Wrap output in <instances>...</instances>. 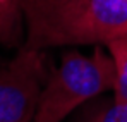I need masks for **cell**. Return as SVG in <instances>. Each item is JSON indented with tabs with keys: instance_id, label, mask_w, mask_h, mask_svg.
<instances>
[{
	"instance_id": "obj_1",
	"label": "cell",
	"mask_w": 127,
	"mask_h": 122,
	"mask_svg": "<svg viewBox=\"0 0 127 122\" xmlns=\"http://www.w3.org/2000/svg\"><path fill=\"white\" fill-rule=\"evenodd\" d=\"M22 48L108 45L127 36V0H21Z\"/></svg>"
},
{
	"instance_id": "obj_2",
	"label": "cell",
	"mask_w": 127,
	"mask_h": 122,
	"mask_svg": "<svg viewBox=\"0 0 127 122\" xmlns=\"http://www.w3.org/2000/svg\"><path fill=\"white\" fill-rule=\"evenodd\" d=\"M110 53L96 46L93 55L69 50L57 69L48 74L33 122H62L76 107L113 88Z\"/></svg>"
},
{
	"instance_id": "obj_3",
	"label": "cell",
	"mask_w": 127,
	"mask_h": 122,
	"mask_svg": "<svg viewBox=\"0 0 127 122\" xmlns=\"http://www.w3.org/2000/svg\"><path fill=\"white\" fill-rule=\"evenodd\" d=\"M46 78L41 52L21 46L0 69V122H33Z\"/></svg>"
},
{
	"instance_id": "obj_4",
	"label": "cell",
	"mask_w": 127,
	"mask_h": 122,
	"mask_svg": "<svg viewBox=\"0 0 127 122\" xmlns=\"http://www.w3.org/2000/svg\"><path fill=\"white\" fill-rule=\"evenodd\" d=\"M24 33L21 0H0V43L9 48H21Z\"/></svg>"
},
{
	"instance_id": "obj_5",
	"label": "cell",
	"mask_w": 127,
	"mask_h": 122,
	"mask_svg": "<svg viewBox=\"0 0 127 122\" xmlns=\"http://www.w3.org/2000/svg\"><path fill=\"white\" fill-rule=\"evenodd\" d=\"M113 62V103L127 105V36L117 38L106 45Z\"/></svg>"
},
{
	"instance_id": "obj_6",
	"label": "cell",
	"mask_w": 127,
	"mask_h": 122,
	"mask_svg": "<svg viewBox=\"0 0 127 122\" xmlns=\"http://www.w3.org/2000/svg\"><path fill=\"white\" fill-rule=\"evenodd\" d=\"M88 122H127V105L113 103L95 114Z\"/></svg>"
}]
</instances>
